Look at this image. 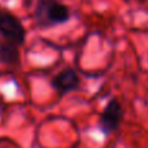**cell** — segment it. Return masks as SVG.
<instances>
[{
    "label": "cell",
    "instance_id": "277c9868",
    "mask_svg": "<svg viewBox=\"0 0 148 148\" xmlns=\"http://www.w3.org/2000/svg\"><path fill=\"white\" fill-rule=\"evenodd\" d=\"M79 84H81V79L78 73L73 68H65L60 70L51 79V87L59 94V96H64L69 92L78 90Z\"/></svg>",
    "mask_w": 148,
    "mask_h": 148
},
{
    "label": "cell",
    "instance_id": "3957f363",
    "mask_svg": "<svg viewBox=\"0 0 148 148\" xmlns=\"http://www.w3.org/2000/svg\"><path fill=\"white\" fill-rule=\"evenodd\" d=\"M123 118V110L122 105L116 97H112L104 109L100 113L99 118V127L104 133V135H110L113 134L121 125V121Z\"/></svg>",
    "mask_w": 148,
    "mask_h": 148
},
{
    "label": "cell",
    "instance_id": "7a4b0ae2",
    "mask_svg": "<svg viewBox=\"0 0 148 148\" xmlns=\"http://www.w3.org/2000/svg\"><path fill=\"white\" fill-rule=\"evenodd\" d=\"M0 36L17 46H22L26 40V29L21 20L4 8H0Z\"/></svg>",
    "mask_w": 148,
    "mask_h": 148
},
{
    "label": "cell",
    "instance_id": "6da1fadb",
    "mask_svg": "<svg viewBox=\"0 0 148 148\" xmlns=\"http://www.w3.org/2000/svg\"><path fill=\"white\" fill-rule=\"evenodd\" d=\"M70 9L59 0H38L34 8V20L40 29L61 25L70 20Z\"/></svg>",
    "mask_w": 148,
    "mask_h": 148
},
{
    "label": "cell",
    "instance_id": "5b68a950",
    "mask_svg": "<svg viewBox=\"0 0 148 148\" xmlns=\"http://www.w3.org/2000/svg\"><path fill=\"white\" fill-rule=\"evenodd\" d=\"M20 46L5 39H0V65L16 68L21 62Z\"/></svg>",
    "mask_w": 148,
    "mask_h": 148
}]
</instances>
